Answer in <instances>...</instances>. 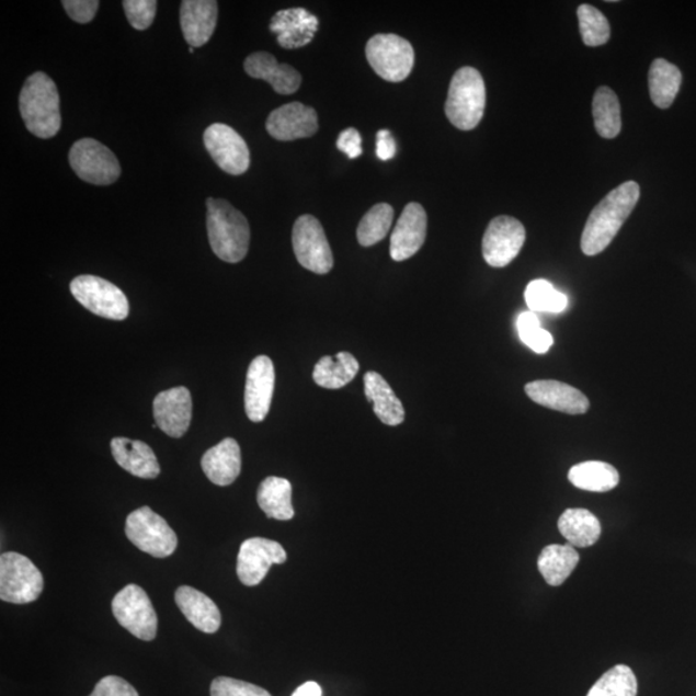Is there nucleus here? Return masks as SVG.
I'll return each instance as SVG.
<instances>
[{
	"label": "nucleus",
	"instance_id": "37",
	"mask_svg": "<svg viewBox=\"0 0 696 696\" xmlns=\"http://www.w3.org/2000/svg\"><path fill=\"white\" fill-rule=\"evenodd\" d=\"M579 31L585 46L598 47L609 42L611 24L604 13L590 4H582L578 9Z\"/></svg>",
	"mask_w": 696,
	"mask_h": 696
},
{
	"label": "nucleus",
	"instance_id": "2",
	"mask_svg": "<svg viewBox=\"0 0 696 696\" xmlns=\"http://www.w3.org/2000/svg\"><path fill=\"white\" fill-rule=\"evenodd\" d=\"M207 229L212 251L219 260L238 263L247 258L251 227L241 212L224 199L207 201Z\"/></svg>",
	"mask_w": 696,
	"mask_h": 696
},
{
	"label": "nucleus",
	"instance_id": "42",
	"mask_svg": "<svg viewBox=\"0 0 696 696\" xmlns=\"http://www.w3.org/2000/svg\"><path fill=\"white\" fill-rule=\"evenodd\" d=\"M90 696H139L136 688L118 676H107L99 681Z\"/></svg>",
	"mask_w": 696,
	"mask_h": 696
},
{
	"label": "nucleus",
	"instance_id": "34",
	"mask_svg": "<svg viewBox=\"0 0 696 696\" xmlns=\"http://www.w3.org/2000/svg\"><path fill=\"white\" fill-rule=\"evenodd\" d=\"M393 215V208L387 203H379L366 212L357 227L358 243L372 247L383 241L391 229Z\"/></svg>",
	"mask_w": 696,
	"mask_h": 696
},
{
	"label": "nucleus",
	"instance_id": "20",
	"mask_svg": "<svg viewBox=\"0 0 696 696\" xmlns=\"http://www.w3.org/2000/svg\"><path fill=\"white\" fill-rule=\"evenodd\" d=\"M277 43L285 49L307 46L319 31V20L305 9H289L275 13L270 24Z\"/></svg>",
	"mask_w": 696,
	"mask_h": 696
},
{
	"label": "nucleus",
	"instance_id": "26",
	"mask_svg": "<svg viewBox=\"0 0 696 696\" xmlns=\"http://www.w3.org/2000/svg\"><path fill=\"white\" fill-rule=\"evenodd\" d=\"M364 385L365 397L375 404V413L380 422L387 426H399L404 422L406 410L402 402L379 373H366Z\"/></svg>",
	"mask_w": 696,
	"mask_h": 696
},
{
	"label": "nucleus",
	"instance_id": "18",
	"mask_svg": "<svg viewBox=\"0 0 696 696\" xmlns=\"http://www.w3.org/2000/svg\"><path fill=\"white\" fill-rule=\"evenodd\" d=\"M427 237L426 210L418 203H409L391 236L390 253L393 261H406L420 251Z\"/></svg>",
	"mask_w": 696,
	"mask_h": 696
},
{
	"label": "nucleus",
	"instance_id": "5",
	"mask_svg": "<svg viewBox=\"0 0 696 696\" xmlns=\"http://www.w3.org/2000/svg\"><path fill=\"white\" fill-rule=\"evenodd\" d=\"M43 589L41 570L26 556L7 552L0 557V598L5 603H33L38 600Z\"/></svg>",
	"mask_w": 696,
	"mask_h": 696
},
{
	"label": "nucleus",
	"instance_id": "19",
	"mask_svg": "<svg viewBox=\"0 0 696 696\" xmlns=\"http://www.w3.org/2000/svg\"><path fill=\"white\" fill-rule=\"evenodd\" d=\"M525 392L537 404L557 412L577 415L590 409V400L583 392L559 380H536L525 386Z\"/></svg>",
	"mask_w": 696,
	"mask_h": 696
},
{
	"label": "nucleus",
	"instance_id": "40",
	"mask_svg": "<svg viewBox=\"0 0 696 696\" xmlns=\"http://www.w3.org/2000/svg\"><path fill=\"white\" fill-rule=\"evenodd\" d=\"M210 696H271L265 688L230 677H217L210 685Z\"/></svg>",
	"mask_w": 696,
	"mask_h": 696
},
{
	"label": "nucleus",
	"instance_id": "28",
	"mask_svg": "<svg viewBox=\"0 0 696 696\" xmlns=\"http://www.w3.org/2000/svg\"><path fill=\"white\" fill-rule=\"evenodd\" d=\"M561 536L573 547H591L601 536L598 518L589 510L569 509L559 518Z\"/></svg>",
	"mask_w": 696,
	"mask_h": 696
},
{
	"label": "nucleus",
	"instance_id": "21",
	"mask_svg": "<svg viewBox=\"0 0 696 696\" xmlns=\"http://www.w3.org/2000/svg\"><path fill=\"white\" fill-rule=\"evenodd\" d=\"M218 3L215 0H183L180 22L190 47H203L216 31Z\"/></svg>",
	"mask_w": 696,
	"mask_h": 696
},
{
	"label": "nucleus",
	"instance_id": "25",
	"mask_svg": "<svg viewBox=\"0 0 696 696\" xmlns=\"http://www.w3.org/2000/svg\"><path fill=\"white\" fill-rule=\"evenodd\" d=\"M174 598L181 613L199 631L215 634L221 627V612L203 592L182 585L175 591Z\"/></svg>",
	"mask_w": 696,
	"mask_h": 696
},
{
	"label": "nucleus",
	"instance_id": "39",
	"mask_svg": "<svg viewBox=\"0 0 696 696\" xmlns=\"http://www.w3.org/2000/svg\"><path fill=\"white\" fill-rule=\"evenodd\" d=\"M123 7L129 24L136 31H146L156 19L158 2L156 0H124Z\"/></svg>",
	"mask_w": 696,
	"mask_h": 696
},
{
	"label": "nucleus",
	"instance_id": "1",
	"mask_svg": "<svg viewBox=\"0 0 696 696\" xmlns=\"http://www.w3.org/2000/svg\"><path fill=\"white\" fill-rule=\"evenodd\" d=\"M640 199V186L635 181L621 183L607 194L585 223L581 247L584 254L596 255L604 252L631 216Z\"/></svg>",
	"mask_w": 696,
	"mask_h": 696
},
{
	"label": "nucleus",
	"instance_id": "22",
	"mask_svg": "<svg viewBox=\"0 0 696 696\" xmlns=\"http://www.w3.org/2000/svg\"><path fill=\"white\" fill-rule=\"evenodd\" d=\"M244 70L249 77L265 80L278 94H293L298 91L303 77L287 64H278L269 53H255L247 57Z\"/></svg>",
	"mask_w": 696,
	"mask_h": 696
},
{
	"label": "nucleus",
	"instance_id": "6",
	"mask_svg": "<svg viewBox=\"0 0 696 696\" xmlns=\"http://www.w3.org/2000/svg\"><path fill=\"white\" fill-rule=\"evenodd\" d=\"M126 534L139 551L158 559L173 555L179 545L172 527L148 505L128 515Z\"/></svg>",
	"mask_w": 696,
	"mask_h": 696
},
{
	"label": "nucleus",
	"instance_id": "12",
	"mask_svg": "<svg viewBox=\"0 0 696 696\" xmlns=\"http://www.w3.org/2000/svg\"><path fill=\"white\" fill-rule=\"evenodd\" d=\"M526 240L525 227L510 216L495 217L490 221L482 239V255L489 266L501 269L510 265Z\"/></svg>",
	"mask_w": 696,
	"mask_h": 696
},
{
	"label": "nucleus",
	"instance_id": "38",
	"mask_svg": "<svg viewBox=\"0 0 696 696\" xmlns=\"http://www.w3.org/2000/svg\"><path fill=\"white\" fill-rule=\"evenodd\" d=\"M517 332L520 339L532 349L534 353L546 354L552 347L554 336L541 328L536 312L520 313L517 318Z\"/></svg>",
	"mask_w": 696,
	"mask_h": 696
},
{
	"label": "nucleus",
	"instance_id": "14",
	"mask_svg": "<svg viewBox=\"0 0 696 696\" xmlns=\"http://www.w3.org/2000/svg\"><path fill=\"white\" fill-rule=\"evenodd\" d=\"M287 561V552L282 545L266 538H251L240 546L237 573L240 582L248 587L259 585L266 578L271 567Z\"/></svg>",
	"mask_w": 696,
	"mask_h": 696
},
{
	"label": "nucleus",
	"instance_id": "13",
	"mask_svg": "<svg viewBox=\"0 0 696 696\" xmlns=\"http://www.w3.org/2000/svg\"><path fill=\"white\" fill-rule=\"evenodd\" d=\"M204 145L212 159L226 173L243 174L251 166V152L244 138L226 124H212L204 132Z\"/></svg>",
	"mask_w": 696,
	"mask_h": 696
},
{
	"label": "nucleus",
	"instance_id": "33",
	"mask_svg": "<svg viewBox=\"0 0 696 696\" xmlns=\"http://www.w3.org/2000/svg\"><path fill=\"white\" fill-rule=\"evenodd\" d=\"M592 113L601 137L612 139L620 134V104L617 94L609 87L598 88L593 96Z\"/></svg>",
	"mask_w": 696,
	"mask_h": 696
},
{
	"label": "nucleus",
	"instance_id": "3",
	"mask_svg": "<svg viewBox=\"0 0 696 696\" xmlns=\"http://www.w3.org/2000/svg\"><path fill=\"white\" fill-rule=\"evenodd\" d=\"M19 106L22 121L34 136L48 139L60 132V96L54 80L44 72H34L26 79Z\"/></svg>",
	"mask_w": 696,
	"mask_h": 696
},
{
	"label": "nucleus",
	"instance_id": "15",
	"mask_svg": "<svg viewBox=\"0 0 696 696\" xmlns=\"http://www.w3.org/2000/svg\"><path fill=\"white\" fill-rule=\"evenodd\" d=\"M153 420L168 436L180 438L186 434L193 418L192 393L186 387L160 392L152 402Z\"/></svg>",
	"mask_w": 696,
	"mask_h": 696
},
{
	"label": "nucleus",
	"instance_id": "32",
	"mask_svg": "<svg viewBox=\"0 0 696 696\" xmlns=\"http://www.w3.org/2000/svg\"><path fill=\"white\" fill-rule=\"evenodd\" d=\"M683 83V75L676 65L657 58L649 71L651 100L659 109H669L675 101Z\"/></svg>",
	"mask_w": 696,
	"mask_h": 696
},
{
	"label": "nucleus",
	"instance_id": "10",
	"mask_svg": "<svg viewBox=\"0 0 696 696\" xmlns=\"http://www.w3.org/2000/svg\"><path fill=\"white\" fill-rule=\"evenodd\" d=\"M113 614L119 625L139 640L152 641L158 632V615L150 597L139 585L128 584L112 603Z\"/></svg>",
	"mask_w": 696,
	"mask_h": 696
},
{
	"label": "nucleus",
	"instance_id": "4",
	"mask_svg": "<svg viewBox=\"0 0 696 696\" xmlns=\"http://www.w3.org/2000/svg\"><path fill=\"white\" fill-rule=\"evenodd\" d=\"M487 105L486 83L480 72L470 66L454 75L445 102V114L454 127L471 130L479 126Z\"/></svg>",
	"mask_w": 696,
	"mask_h": 696
},
{
	"label": "nucleus",
	"instance_id": "16",
	"mask_svg": "<svg viewBox=\"0 0 696 696\" xmlns=\"http://www.w3.org/2000/svg\"><path fill=\"white\" fill-rule=\"evenodd\" d=\"M275 391V368L269 356L261 355L249 365L247 373L244 404L252 422L265 421Z\"/></svg>",
	"mask_w": 696,
	"mask_h": 696
},
{
	"label": "nucleus",
	"instance_id": "27",
	"mask_svg": "<svg viewBox=\"0 0 696 696\" xmlns=\"http://www.w3.org/2000/svg\"><path fill=\"white\" fill-rule=\"evenodd\" d=\"M358 365L357 358L346 351L336 354L335 358L331 356H322L317 365H315L312 378L315 384L328 390H340L347 386L351 380L357 376Z\"/></svg>",
	"mask_w": 696,
	"mask_h": 696
},
{
	"label": "nucleus",
	"instance_id": "43",
	"mask_svg": "<svg viewBox=\"0 0 696 696\" xmlns=\"http://www.w3.org/2000/svg\"><path fill=\"white\" fill-rule=\"evenodd\" d=\"M336 148L346 153L350 159L361 157L363 153L361 134L355 128L344 129L336 139Z\"/></svg>",
	"mask_w": 696,
	"mask_h": 696
},
{
	"label": "nucleus",
	"instance_id": "24",
	"mask_svg": "<svg viewBox=\"0 0 696 696\" xmlns=\"http://www.w3.org/2000/svg\"><path fill=\"white\" fill-rule=\"evenodd\" d=\"M202 468L205 476L216 486H231L241 471V452L237 440L227 437L205 452Z\"/></svg>",
	"mask_w": 696,
	"mask_h": 696
},
{
	"label": "nucleus",
	"instance_id": "31",
	"mask_svg": "<svg viewBox=\"0 0 696 696\" xmlns=\"http://www.w3.org/2000/svg\"><path fill=\"white\" fill-rule=\"evenodd\" d=\"M579 562V554L571 545H551L544 548L538 559V569L545 581L557 587L573 573Z\"/></svg>",
	"mask_w": 696,
	"mask_h": 696
},
{
	"label": "nucleus",
	"instance_id": "41",
	"mask_svg": "<svg viewBox=\"0 0 696 696\" xmlns=\"http://www.w3.org/2000/svg\"><path fill=\"white\" fill-rule=\"evenodd\" d=\"M62 5L72 21L78 24H88L96 16L100 2L98 0H64Z\"/></svg>",
	"mask_w": 696,
	"mask_h": 696
},
{
	"label": "nucleus",
	"instance_id": "23",
	"mask_svg": "<svg viewBox=\"0 0 696 696\" xmlns=\"http://www.w3.org/2000/svg\"><path fill=\"white\" fill-rule=\"evenodd\" d=\"M113 457L124 470L141 479H156L160 465L150 446L137 440L115 437L112 440Z\"/></svg>",
	"mask_w": 696,
	"mask_h": 696
},
{
	"label": "nucleus",
	"instance_id": "36",
	"mask_svg": "<svg viewBox=\"0 0 696 696\" xmlns=\"http://www.w3.org/2000/svg\"><path fill=\"white\" fill-rule=\"evenodd\" d=\"M525 300L532 312L560 313L568 309V297L554 288L544 278H538L527 285Z\"/></svg>",
	"mask_w": 696,
	"mask_h": 696
},
{
	"label": "nucleus",
	"instance_id": "7",
	"mask_svg": "<svg viewBox=\"0 0 696 696\" xmlns=\"http://www.w3.org/2000/svg\"><path fill=\"white\" fill-rule=\"evenodd\" d=\"M366 58L373 70L387 80L399 83L406 80L414 66V49L404 38L395 34H377L366 44Z\"/></svg>",
	"mask_w": 696,
	"mask_h": 696
},
{
	"label": "nucleus",
	"instance_id": "45",
	"mask_svg": "<svg viewBox=\"0 0 696 696\" xmlns=\"http://www.w3.org/2000/svg\"><path fill=\"white\" fill-rule=\"evenodd\" d=\"M321 695H322V691L320 685L317 683H313V681H310V683H306L303 686H299L297 691L293 693L292 696H321Z\"/></svg>",
	"mask_w": 696,
	"mask_h": 696
},
{
	"label": "nucleus",
	"instance_id": "35",
	"mask_svg": "<svg viewBox=\"0 0 696 696\" xmlns=\"http://www.w3.org/2000/svg\"><path fill=\"white\" fill-rule=\"evenodd\" d=\"M637 678L627 665H615L591 687L587 696H636Z\"/></svg>",
	"mask_w": 696,
	"mask_h": 696
},
{
	"label": "nucleus",
	"instance_id": "17",
	"mask_svg": "<svg viewBox=\"0 0 696 696\" xmlns=\"http://www.w3.org/2000/svg\"><path fill=\"white\" fill-rule=\"evenodd\" d=\"M266 129L277 141H295L311 137L319 129L318 114L300 102H290L269 115Z\"/></svg>",
	"mask_w": 696,
	"mask_h": 696
},
{
	"label": "nucleus",
	"instance_id": "9",
	"mask_svg": "<svg viewBox=\"0 0 696 696\" xmlns=\"http://www.w3.org/2000/svg\"><path fill=\"white\" fill-rule=\"evenodd\" d=\"M69 161L78 178L92 185H112L121 178L118 158L105 145L93 138H82L72 145Z\"/></svg>",
	"mask_w": 696,
	"mask_h": 696
},
{
	"label": "nucleus",
	"instance_id": "11",
	"mask_svg": "<svg viewBox=\"0 0 696 696\" xmlns=\"http://www.w3.org/2000/svg\"><path fill=\"white\" fill-rule=\"evenodd\" d=\"M292 241L300 266L319 275L333 269L332 249L319 219L311 215L300 216L293 226Z\"/></svg>",
	"mask_w": 696,
	"mask_h": 696
},
{
	"label": "nucleus",
	"instance_id": "8",
	"mask_svg": "<svg viewBox=\"0 0 696 696\" xmlns=\"http://www.w3.org/2000/svg\"><path fill=\"white\" fill-rule=\"evenodd\" d=\"M71 295L80 305L98 317L124 320L129 315V303L119 287L100 276L80 275L70 283Z\"/></svg>",
	"mask_w": 696,
	"mask_h": 696
},
{
	"label": "nucleus",
	"instance_id": "44",
	"mask_svg": "<svg viewBox=\"0 0 696 696\" xmlns=\"http://www.w3.org/2000/svg\"><path fill=\"white\" fill-rule=\"evenodd\" d=\"M398 146L397 141L391 135L390 130L383 129L377 134V157L380 160H391L397 156Z\"/></svg>",
	"mask_w": 696,
	"mask_h": 696
},
{
	"label": "nucleus",
	"instance_id": "30",
	"mask_svg": "<svg viewBox=\"0 0 696 696\" xmlns=\"http://www.w3.org/2000/svg\"><path fill=\"white\" fill-rule=\"evenodd\" d=\"M258 502L261 510L270 518L288 522L295 517V509L292 504V486L287 479L270 476L263 480L259 488Z\"/></svg>",
	"mask_w": 696,
	"mask_h": 696
},
{
	"label": "nucleus",
	"instance_id": "29",
	"mask_svg": "<svg viewBox=\"0 0 696 696\" xmlns=\"http://www.w3.org/2000/svg\"><path fill=\"white\" fill-rule=\"evenodd\" d=\"M568 478L575 488L593 493L611 492L618 487L620 479L612 465L598 460L583 461L571 467Z\"/></svg>",
	"mask_w": 696,
	"mask_h": 696
},
{
	"label": "nucleus",
	"instance_id": "46",
	"mask_svg": "<svg viewBox=\"0 0 696 696\" xmlns=\"http://www.w3.org/2000/svg\"><path fill=\"white\" fill-rule=\"evenodd\" d=\"M189 53H190V54H194V53H195V48L190 47V48H189Z\"/></svg>",
	"mask_w": 696,
	"mask_h": 696
}]
</instances>
